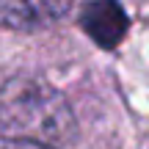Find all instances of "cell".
I'll list each match as a JSON object with an SVG mask.
<instances>
[{
	"instance_id": "obj_1",
	"label": "cell",
	"mask_w": 149,
	"mask_h": 149,
	"mask_svg": "<svg viewBox=\"0 0 149 149\" xmlns=\"http://www.w3.org/2000/svg\"><path fill=\"white\" fill-rule=\"evenodd\" d=\"M0 127L8 138L64 144L74 135V116L66 97L36 77H11L0 88Z\"/></svg>"
},
{
	"instance_id": "obj_3",
	"label": "cell",
	"mask_w": 149,
	"mask_h": 149,
	"mask_svg": "<svg viewBox=\"0 0 149 149\" xmlns=\"http://www.w3.org/2000/svg\"><path fill=\"white\" fill-rule=\"evenodd\" d=\"M72 0H0V17L17 31H39L69 11Z\"/></svg>"
},
{
	"instance_id": "obj_4",
	"label": "cell",
	"mask_w": 149,
	"mask_h": 149,
	"mask_svg": "<svg viewBox=\"0 0 149 149\" xmlns=\"http://www.w3.org/2000/svg\"><path fill=\"white\" fill-rule=\"evenodd\" d=\"M0 149H58L42 144V141H28V138H0Z\"/></svg>"
},
{
	"instance_id": "obj_2",
	"label": "cell",
	"mask_w": 149,
	"mask_h": 149,
	"mask_svg": "<svg viewBox=\"0 0 149 149\" xmlns=\"http://www.w3.org/2000/svg\"><path fill=\"white\" fill-rule=\"evenodd\" d=\"M80 28L94 39V44L113 50L127 36L130 19H127V11L122 8L119 0H88L83 6Z\"/></svg>"
}]
</instances>
